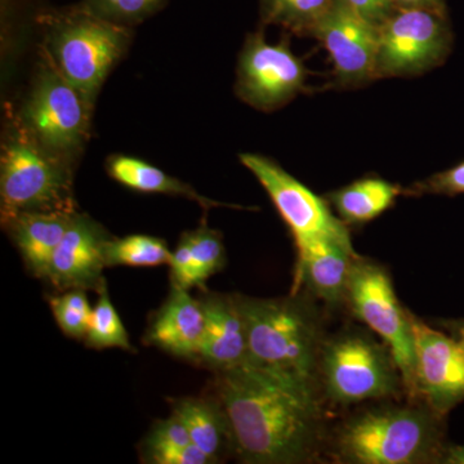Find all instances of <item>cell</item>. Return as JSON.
Instances as JSON below:
<instances>
[{"label":"cell","mask_w":464,"mask_h":464,"mask_svg":"<svg viewBox=\"0 0 464 464\" xmlns=\"http://www.w3.org/2000/svg\"><path fill=\"white\" fill-rule=\"evenodd\" d=\"M378 29L377 76L420 74L450 53L447 18L431 9L396 8Z\"/></svg>","instance_id":"obj_8"},{"label":"cell","mask_w":464,"mask_h":464,"mask_svg":"<svg viewBox=\"0 0 464 464\" xmlns=\"http://www.w3.org/2000/svg\"><path fill=\"white\" fill-rule=\"evenodd\" d=\"M265 23L311 34L334 0H259Z\"/></svg>","instance_id":"obj_23"},{"label":"cell","mask_w":464,"mask_h":464,"mask_svg":"<svg viewBox=\"0 0 464 464\" xmlns=\"http://www.w3.org/2000/svg\"><path fill=\"white\" fill-rule=\"evenodd\" d=\"M396 8H423L431 9L445 14L444 0H392Z\"/></svg>","instance_id":"obj_32"},{"label":"cell","mask_w":464,"mask_h":464,"mask_svg":"<svg viewBox=\"0 0 464 464\" xmlns=\"http://www.w3.org/2000/svg\"><path fill=\"white\" fill-rule=\"evenodd\" d=\"M200 302L206 317L201 362L216 372L246 364L248 335L237 295H206Z\"/></svg>","instance_id":"obj_16"},{"label":"cell","mask_w":464,"mask_h":464,"mask_svg":"<svg viewBox=\"0 0 464 464\" xmlns=\"http://www.w3.org/2000/svg\"><path fill=\"white\" fill-rule=\"evenodd\" d=\"M353 11L366 21L380 27L393 14L396 7L392 0H344Z\"/></svg>","instance_id":"obj_31"},{"label":"cell","mask_w":464,"mask_h":464,"mask_svg":"<svg viewBox=\"0 0 464 464\" xmlns=\"http://www.w3.org/2000/svg\"><path fill=\"white\" fill-rule=\"evenodd\" d=\"M90 106L56 66L47 65L26 102L27 128L45 149L72 158L87 136Z\"/></svg>","instance_id":"obj_9"},{"label":"cell","mask_w":464,"mask_h":464,"mask_svg":"<svg viewBox=\"0 0 464 464\" xmlns=\"http://www.w3.org/2000/svg\"><path fill=\"white\" fill-rule=\"evenodd\" d=\"M194 444L185 424L177 415H170L164 420H159L152 427L145 440L143 451L155 450V449L186 447Z\"/></svg>","instance_id":"obj_28"},{"label":"cell","mask_w":464,"mask_h":464,"mask_svg":"<svg viewBox=\"0 0 464 464\" xmlns=\"http://www.w3.org/2000/svg\"><path fill=\"white\" fill-rule=\"evenodd\" d=\"M454 328H456V335L464 338V322L457 323Z\"/></svg>","instance_id":"obj_34"},{"label":"cell","mask_w":464,"mask_h":464,"mask_svg":"<svg viewBox=\"0 0 464 464\" xmlns=\"http://www.w3.org/2000/svg\"><path fill=\"white\" fill-rule=\"evenodd\" d=\"M400 194L398 186L380 179L353 182L331 194L333 206L348 224H364L392 206Z\"/></svg>","instance_id":"obj_21"},{"label":"cell","mask_w":464,"mask_h":464,"mask_svg":"<svg viewBox=\"0 0 464 464\" xmlns=\"http://www.w3.org/2000/svg\"><path fill=\"white\" fill-rule=\"evenodd\" d=\"M108 172L115 181L132 188V190L188 198V199L197 201L204 209L227 206V204L204 198L203 195L198 194L191 186L186 185L172 176H168L163 170L146 163V161L140 160V159L116 155V157L109 159Z\"/></svg>","instance_id":"obj_20"},{"label":"cell","mask_w":464,"mask_h":464,"mask_svg":"<svg viewBox=\"0 0 464 464\" xmlns=\"http://www.w3.org/2000/svg\"><path fill=\"white\" fill-rule=\"evenodd\" d=\"M146 462L152 464H213V460L195 444L186 447L143 451Z\"/></svg>","instance_id":"obj_29"},{"label":"cell","mask_w":464,"mask_h":464,"mask_svg":"<svg viewBox=\"0 0 464 464\" xmlns=\"http://www.w3.org/2000/svg\"><path fill=\"white\" fill-rule=\"evenodd\" d=\"M307 72L286 43L271 44L262 34L250 35L241 52L237 92L255 108H279L304 90Z\"/></svg>","instance_id":"obj_11"},{"label":"cell","mask_w":464,"mask_h":464,"mask_svg":"<svg viewBox=\"0 0 464 464\" xmlns=\"http://www.w3.org/2000/svg\"><path fill=\"white\" fill-rule=\"evenodd\" d=\"M346 302L353 315L377 333L390 348L404 389L415 390V344L411 315L400 304L389 274L381 266L359 258L351 275Z\"/></svg>","instance_id":"obj_7"},{"label":"cell","mask_w":464,"mask_h":464,"mask_svg":"<svg viewBox=\"0 0 464 464\" xmlns=\"http://www.w3.org/2000/svg\"><path fill=\"white\" fill-rule=\"evenodd\" d=\"M417 192H427V194L456 195L464 194V161L458 166L450 168L432 176L431 179L418 185Z\"/></svg>","instance_id":"obj_30"},{"label":"cell","mask_w":464,"mask_h":464,"mask_svg":"<svg viewBox=\"0 0 464 464\" xmlns=\"http://www.w3.org/2000/svg\"><path fill=\"white\" fill-rule=\"evenodd\" d=\"M108 232L90 217L76 215L65 237L54 250L44 279L60 292L72 289L96 290L105 284L102 277Z\"/></svg>","instance_id":"obj_14"},{"label":"cell","mask_w":464,"mask_h":464,"mask_svg":"<svg viewBox=\"0 0 464 464\" xmlns=\"http://www.w3.org/2000/svg\"><path fill=\"white\" fill-rule=\"evenodd\" d=\"M172 413L185 424L192 442L213 463L234 453V435L227 413L219 399L181 398L172 400Z\"/></svg>","instance_id":"obj_19"},{"label":"cell","mask_w":464,"mask_h":464,"mask_svg":"<svg viewBox=\"0 0 464 464\" xmlns=\"http://www.w3.org/2000/svg\"><path fill=\"white\" fill-rule=\"evenodd\" d=\"M182 237L190 248L191 288H201L208 277L224 268L226 252L221 235L203 226Z\"/></svg>","instance_id":"obj_24"},{"label":"cell","mask_w":464,"mask_h":464,"mask_svg":"<svg viewBox=\"0 0 464 464\" xmlns=\"http://www.w3.org/2000/svg\"><path fill=\"white\" fill-rule=\"evenodd\" d=\"M234 454L249 464H295L313 456L319 439L315 386L243 364L216 372Z\"/></svg>","instance_id":"obj_1"},{"label":"cell","mask_w":464,"mask_h":464,"mask_svg":"<svg viewBox=\"0 0 464 464\" xmlns=\"http://www.w3.org/2000/svg\"><path fill=\"white\" fill-rule=\"evenodd\" d=\"M75 210L20 213L7 225L21 256L35 276L44 279L54 250L72 225Z\"/></svg>","instance_id":"obj_18"},{"label":"cell","mask_w":464,"mask_h":464,"mask_svg":"<svg viewBox=\"0 0 464 464\" xmlns=\"http://www.w3.org/2000/svg\"><path fill=\"white\" fill-rule=\"evenodd\" d=\"M167 0H84L82 8L94 16L125 26L151 16Z\"/></svg>","instance_id":"obj_27"},{"label":"cell","mask_w":464,"mask_h":464,"mask_svg":"<svg viewBox=\"0 0 464 464\" xmlns=\"http://www.w3.org/2000/svg\"><path fill=\"white\" fill-rule=\"evenodd\" d=\"M442 417L429 405L366 409L341 427L335 450L347 463H438L445 448Z\"/></svg>","instance_id":"obj_3"},{"label":"cell","mask_w":464,"mask_h":464,"mask_svg":"<svg viewBox=\"0 0 464 464\" xmlns=\"http://www.w3.org/2000/svg\"><path fill=\"white\" fill-rule=\"evenodd\" d=\"M311 34L331 54L341 83H365L377 76L380 29L344 0H334Z\"/></svg>","instance_id":"obj_13"},{"label":"cell","mask_w":464,"mask_h":464,"mask_svg":"<svg viewBox=\"0 0 464 464\" xmlns=\"http://www.w3.org/2000/svg\"><path fill=\"white\" fill-rule=\"evenodd\" d=\"M319 372L326 396L338 405L389 398L404 386L390 348L357 332L323 344Z\"/></svg>","instance_id":"obj_6"},{"label":"cell","mask_w":464,"mask_h":464,"mask_svg":"<svg viewBox=\"0 0 464 464\" xmlns=\"http://www.w3.org/2000/svg\"><path fill=\"white\" fill-rule=\"evenodd\" d=\"M237 298L248 335L246 364L315 386L323 343L313 308L295 295Z\"/></svg>","instance_id":"obj_2"},{"label":"cell","mask_w":464,"mask_h":464,"mask_svg":"<svg viewBox=\"0 0 464 464\" xmlns=\"http://www.w3.org/2000/svg\"><path fill=\"white\" fill-rule=\"evenodd\" d=\"M125 26L79 8L52 21L54 66L92 103L101 84L127 47Z\"/></svg>","instance_id":"obj_5"},{"label":"cell","mask_w":464,"mask_h":464,"mask_svg":"<svg viewBox=\"0 0 464 464\" xmlns=\"http://www.w3.org/2000/svg\"><path fill=\"white\" fill-rule=\"evenodd\" d=\"M295 290L304 285L308 292L331 306L346 302L351 275L359 256L350 241L316 237L295 243Z\"/></svg>","instance_id":"obj_15"},{"label":"cell","mask_w":464,"mask_h":464,"mask_svg":"<svg viewBox=\"0 0 464 464\" xmlns=\"http://www.w3.org/2000/svg\"><path fill=\"white\" fill-rule=\"evenodd\" d=\"M415 344V390L436 413L464 401V338L449 337L411 315Z\"/></svg>","instance_id":"obj_12"},{"label":"cell","mask_w":464,"mask_h":464,"mask_svg":"<svg viewBox=\"0 0 464 464\" xmlns=\"http://www.w3.org/2000/svg\"><path fill=\"white\" fill-rule=\"evenodd\" d=\"M240 160L270 195L277 212L293 232L295 243L316 237H334L351 243L346 226L333 216L325 201L285 172L279 164L257 154L240 155Z\"/></svg>","instance_id":"obj_10"},{"label":"cell","mask_w":464,"mask_h":464,"mask_svg":"<svg viewBox=\"0 0 464 464\" xmlns=\"http://www.w3.org/2000/svg\"><path fill=\"white\" fill-rule=\"evenodd\" d=\"M100 299L93 308L90 329H88L85 341L90 347L94 348H121V350H132L127 329L118 315L106 283L99 290Z\"/></svg>","instance_id":"obj_25"},{"label":"cell","mask_w":464,"mask_h":464,"mask_svg":"<svg viewBox=\"0 0 464 464\" xmlns=\"http://www.w3.org/2000/svg\"><path fill=\"white\" fill-rule=\"evenodd\" d=\"M204 326L206 317L200 299L191 297L188 289L172 284L169 297L146 333V342L170 355L199 359Z\"/></svg>","instance_id":"obj_17"},{"label":"cell","mask_w":464,"mask_h":464,"mask_svg":"<svg viewBox=\"0 0 464 464\" xmlns=\"http://www.w3.org/2000/svg\"><path fill=\"white\" fill-rule=\"evenodd\" d=\"M72 176L67 159L42 145L32 133L12 137L2 152V221L36 210L72 212Z\"/></svg>","instance_id":"obj_4"},{"label":"cell","mask_w":464,"mask_h":464,"mask_svg":"<svg viewBox=\"0 0 464 464\" xmlns=\"http://www.w3.org/2000/svg\"><path fill=\"white\" fill-rule=\"evenodd\" d=\"M173 252L166 241L148 235H130L123 239H110L106 246V262L109 266L130 267H157L170 265Z\"/></svg>","instance_id":"obj_22"},{"label":"cell","mask_w":464,"mask_h":464,"mask_svg":"<svg viewBox=\"0 0 464 464\" xmlns=\"http://www.w3.org/2000/svg\"><path fill=\"white\" fill-rule=\"evenodd\" d=\"M438 463L464 464V445H445Z\"/></svg>","instance_id":"obj_33"},{"label":"cell","mask_w":464,"mask_h":464,"mask_svg":"<svg viewBox=\"0 0 464 464\" xmlns=\"http://www.w3.org/2000/svg\"><path fill=\"white\" fill-rule=\"evenodd\" d=\"M87 290L72 289L50 298V306L57 325L67 337L85 338L90 329L93 308L88 301Z\"/></svg>","instance_id":"obj_26"}]
</instances>
